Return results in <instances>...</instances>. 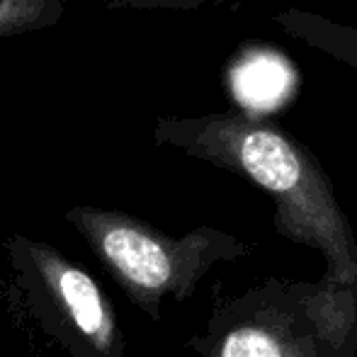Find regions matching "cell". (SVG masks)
Masks as SVG:
<instances>
[{
    "instance_id": "obj_5",
    "label": "cell",
    "mask_w": 357,
    "mask_h": 357,
    "mask_svg": "<svg viewBox=\"0 0 357 357\" xmlns=\"http://www.w3.org/2000/svg\"><path fill=\"white\" fill-rule=\"evenodd\" d=\"M63 15V0H0V39L42 32L61 22Z\"/></svg>"
},
{
    "instance_id": "obj_4",
    "label": "cell",
    "mask_w": 357,
    "mask_h": 357,
    "mask_svg": "<svg viewBox=\"0 0 357 357\" xmlns=\"http://www.w3.org/2000/svg\"><path fill=\"white\" fill-rule=\"evenodd\" d=\"M287 80H289V66L282 59L270 56L268 52L243 59L234 73L236 93L243 105L253 109L278 105L287 93Z\"/></svg>"
},
{
    "instance_id": "obj_6",
    "label": "cell",
    "mask_w": 357,
    "mask_h": 357,
    "mask_svg": "<svg viewBox=\"0 0 357 357\" xmlns=\"http://www.w3.org/2000/svg\"><path fill=\"white\" fill-rule=\"evenodd\" d=\"M221 357H282V350L273 335L255 328H241L226 335Z\"/></svg>"
},
{
    "instance_id": "obj_2",
    "label": "cell",
    "mask_w": 357,
    "mask_h": 357,
    "mask_svg": "<svg viewBox=\"0 0 357 357\" xmlns=\"http://www.w3.org/2000/svg\"><path fill=\"white\" fill-rule=\"evenodd\" d=\"M66 221L83 236L129 299L151 309L180 278V255L168 238L124 212L71 207Z\"/></svg>"
},
{
    "instance_id": "obj_7",
    "label": "cell",
    "mask_w": 357,
    "mask_h": 357,
    "mask_svg": "<svg viewBox=\"0 0 357 357\" xmlns=\"http://www.w3.org/2000/svg\"><path fill=\"white\" fill-rule=\"evenodd\" d=\"M229 0H98L105 10H195L199 5H219Z\"/></svg>"
},
{
    "instance_id": "obj_3",
    "label": "cell",
    "mask_w": 357,
    "mask_h": 357,
    "mask_svg": "<svg viewBox=\"0 0 357 357\" xmlns=\"http://www.w3.org/2000/svg\"><path fill=\"white\" fill-rule=\"evenodd\" d=\"M273 22L284 27L291 37L304 42L306 47L345 63L357 71V27L340 24L331 17H321L301 10H282L273 15Z\"/></svg>"
},
{
    "instance_id": "obj_1",
    "label": "cell",
    "mask_w": 357,
    "mask_h": 357,
    "mask_svg": "<svg viewBox=\"0 0 357 357\" xmlns=\"http://www.w3.org/2000/svg\"><path fill=\"white\" fill-rule=\"evenodd\" d=\"M13 263L42 289L75 357H124L122 331L102 287L83 268L42 241L13 236Z\"/></svg>"
}]
</instances>
